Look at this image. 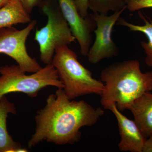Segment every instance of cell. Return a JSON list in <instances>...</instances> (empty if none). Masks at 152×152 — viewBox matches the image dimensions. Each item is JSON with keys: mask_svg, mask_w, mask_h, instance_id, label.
Wrapping results in <instances>:
<instances>
[{"mask_svg": "<svg viewBox=\"0 0 152 152\" xmlns=\"http://www.w3.org/2000/svg\"><path fill=\"white\" fill-rule=\"evenodd\" d=\"M58 1L63 16L78 42L81 53L87 56L92 42V33L96 27L93 15H89L86 18H83L77 8L75 0Z\"/></svg>", "mask_w": 152, "mask_h": 152, "instance_id": "ba28073f", "label": "cell"}, {"mask_svg": "<svg viewBox=\"0 0 152 152\" xmlns=\"http://www.w3.org/2000/svg\"><path fill=\"white\" fill-rule=\"evenodd\" d=\"M42 9L48 17V22L43 27L37 30L35 40L39 47L40 59L46 65L52 64L56 50L68 45L76 39L59 8L48 2L43 3Z\"/></svg>", "mask_w": 152, "mask_h": 152, "instance_id": "5b68a950", "label": "cell"}, {"mask_svg": "<svg viewBox=\"0 0 152 152\" xmlns=\"http://www.w3.org/2000/svg\"><path fill=\"white\" fill-rule=\"evenodd\" d=\"M100 77L104 84L100 102L104 109L115 103L121 112L129 110L137 98L152 91V71L143 73L137 60L114 63L102 71Z\"/></svg>", "mask_w": 152, "mask_h": 152, "instance_id": "7a4b0ae2", "label": "cell"}, {"mask_svg": "<svg viewBox=\"0 0 152 152\" xmlns=\"http://www.w3.org/2000/svg\"><path fill=\"white\" fill-rule=\"evenodd\" d=\"M134 121L146 137L152 136V94L144 93L133 102L129 109Z\"/></svg>", "mask_w": 152, "mask_h": 152, "instance_id": "8fae6325", "label": "cell"}, {"mask_svg": "<svg viewBox=\"0 0 152 152\" xmlns=\"http://www.w3.org/2000/svg\"><path fill=\"white\" fill-rule=\"evenodd\" d=\"M139 15L145 22V24L143 26L131 23L121 17L118 20L117 24L126 27L131 31L143 33L146 36L148 42L142 41L141 42V45L146 54L145 63L148 66L152 67V21L148 20L140 12H139Z\"/></svg>", "mask_w": 152, "mask_h": 152, "instance_id": "4fadbf2b", "label": "cell"}, {"mask_svg": "<svg viewBox=\"0 0 152 152\" xmlns=\"http://www.w3.org/2000/svg\"><path fill=\"white\" fill-rule=\"evenodd\" d=\"M52 64L56 69L63 90L70 99L91 94H102L104 83L93 77L91 72L80 62L76 53L68 45L56 50Z\"/></svg>", "mask_w": 152, "mask_h": 152, "instance_id": "3957f363", "label": "cell"}, {"mask_svg": "<svg viewBox=\"0 0 152 152\" xmlns=\"http://www.w3.org/2000/svg\"><path fill=\"white\" fill-rule=\"evenodd\" d=\"M105 109L113 113L118 122L121 138L118 145L120 151L143 152L147 138L134 121L129 119L122 113L115 104H110Z\"/></svg>", "mask_w": 152, "mask_h": 152, "instance_id": "9c48e42d", "label": "cell"}, {"mask_svg": "<svg viewBox=\"0 0 152 152\" xmlns=\"http://www.w3.org/2000/svg\"><path fill=\"white\" fill-rule=\"evenodd\" d=\"M18 65L0 66V99L11 93H20L35 98L47 87L63 88L62 83L54 66L46 65L38 72L26 75Z\"/></svg>", "mask_w": 152, "mask_h": 152, "instance_id": "277c9868", "label": "cell"}, {"mask_svg": "<svg viewBox=\"0 0 152 152\" xmlns=\"http://www.w3.org/2000/svg\"><path fill=\"white\" fill-rule=\"evenodd\" d=\"M31 22L30 14L19 0H12L0 9V30Z\"/></svg>", "mask_w": 152, "mask_h": 152, "instance_id": "7c38bea8", "label": "cell"}, {"mask_svg": "<svg viewBox=\"0 0 152 152\" xmlns=\"http://www.w3.org/2000/svg\"><path fill=\"white\" fill-rule=\"evenodd\" d=\"M151 8H152V0H129L127 2V9L130 12Z\"/></svg>", "mask_w": 152, "mask_h": 152, "instance_id": "9a60e30c", "label": "cell"}, {"mask_svg": "<svg viewBox=\"0 0 152 152\" xmlns=\"http://www.w3.org/2000/svg\"><path fill=\"white\" fill-rule=\"evenodd\" d=\"M12 0H0V9L7 4Z\"/></svg>", "mask_w": 152, "mask_h": 152, "instance_id": "d6986e66", "label": "cell"}, {"mask_svg": "<svg viewBox=\"0 0 152 152\" xmlns=\"http://www.w3.org/2000/svg\"><path fill=\"white\" fill-rule=\"evenodd\" d=\"M16 107L6 96L0 99V152H27L20 143L15 141L7 129V118L9 114L16 115Z\"/></svg>", "mask_w": 152, "mask_h": 152, "instance_id": "30bf717a", "label": "cell"}, {"mask_svg": "<svg viewBox=\"0 0 152 152\" xmlns=\"http://www.w3.org/2000/svg\"><path fill=\"white\" fill-rule=\"evenodd\" d=\"M37 22L32 21L23 29L15 28L0 30V54L7 55L13 59L26 73L36 72L42 68L35 59L29 56L27 50L26 42Z\"/></svg>", "mask_w": 152, "mask_h": 152, "instance_id": "8992f818", "label": "cell"}, {"mask_svg": "<svg viewBox=\"0 0 152 152\" xmlns=\"http://www.w3.org/2000/svg\"><path fill=\"white\" fill-rule=\"evenodd\" d=\"M125 1H126V3H127V2L128 1H129V0H125Z\"/></svg>", "mask_w": 152, "mask_h": 152, "instance_id": "ffe728a7", "label": "cell"}, {"mask_svg": "<svg viewBox=\"0 0 152 152\" xmlns=\"http://www.w3.org/2000/svg\"><path fill=\"white\" fill-rule=\"evenodd\" d=\"M89 9L94 13L107 15L110 11L127 9V3L125 0H89Z\"/></svg>", "mask_w": 152, "mask_h": 152, "instance_id": "5bb4252c", "label": "cell"}, {"mask_svg": "<svg viewBox=\"0 0 152 152\" xmlns=\"http://www.w3.org/2000/svg\"><path fill=\"white\" fill-rule=\"evenodd\" d=\"M126 9L114 12L110 15L94 13L93 18L96 25L95 42L90 48L87 56L90 63L96 64L104 59L117 56L119 49L112 39L114 26Z\"/></svg>", "mask_w": 152, "mask_h": 152, "instance_id": "52a82bcc", "label": "cell"}, {"mask_svg": "<svg viewBox=\"0 0 152 152\" xmlns=\"http://www.w3.org/2000/svg\"><path fill=\"white\" fill-rule=\"evenodd\" d=\"M76 7L83 18L88 15L89 0H75Z\"/></svg>", "mask_w": 152, "mask_h": 152, "instance_id": "2e32d148", "label": "cell"}, {"mask_svg": "<svg viewBox=\"0 0 152 152\" xmlns=\"http://www.w3.org/2000/svg\"><path fill=\"white\" fill-rule=\"evenodd\" d=\"M104 114L100 107H94L85 101L70 99L63 88H58L37 112L35 131L28 147L43 141L60 145L75 144L81 138L80 129L94 126Z\"/></svg>", "mask_w": 152, "mask_h": 152, "instance_id": "6da1fadb", "label": "cell"}, {"mask_svg": "<svg viewBox=\"0 0 152 152\" xmlns=\"http://www.w3.org/2000/svg\"><path fill=\"white\" fill-rule=\"evenodd\" d=\"M29 14L36 7L40 4L41 0H19Z\"/></svg>", "mask_w": 152, "mask_h": 152, "instance_id": "e0dca14e", "label": "cell"}, {"mask_svg": "<svg viewBox=\"0 0 152 152\" xmlns=\"http://www.w3.org/2000/svg\"><path fill=\"white\" fill-rule=\"evenodd\" d=\"M143 152H152V136L147 138L146 140Z\"/></svg>", "mask_w": 152, "mask_h": 152, "instance_id": "ac0fdd59", "label": "cell"}]
</instances>
